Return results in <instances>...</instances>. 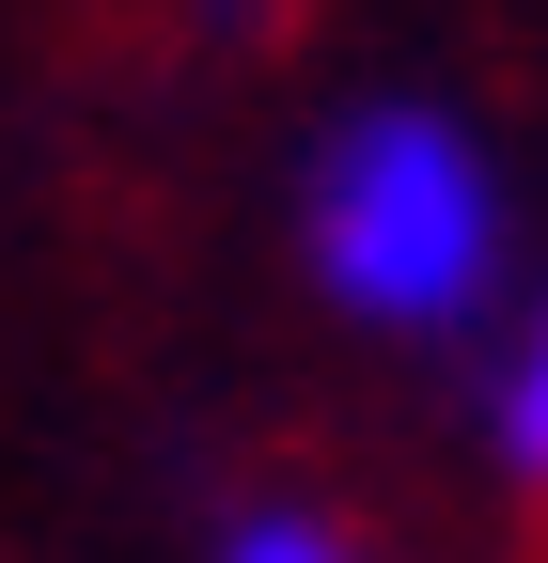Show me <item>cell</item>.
<instances>
[{"label":"cell","mask_w":548,"mask_h":563,"mask_svg":"<svg viewBox=\"0 0 548 563\" xmlns=\"http://www.w3.org/2000/svg\"><path fill=\"white\" fill-rule=\"evenodd\" d=\"M486 454H502V485L548 517V298H533V329H517V361L486 376Z\"/></svg>","instance_id":"obj_2"},{"label":"cell","mask_w":548,"mask_h":563,"mask_svg":"<svg viewBox=\"0 0 548 563\" xmlns=\"http://www.w3.org/2000/svg\"><path fill=\"white\" fill-rule=\"evenodd\" d=\"M220 563H361V532H329V517H298V501H266V517L220 532Z\"/></svg>","instance_id":"obj_3"},{"label":"cell","mask_w":548,"mask_h":563,"mask_svg":"<svg viewBox=\"0 0 548 563\" xmlns=\"http://www.w3.org/2000/svg\"><path fill=\"white\" fill-rule=\"evenodd\" d=\"M298 235H314V282L361 329H454L502 282V173H486V141L454 110L376 95V110H346L314 141Z\"/></svg>","instance_id":"obj_1"}]
</instances>
